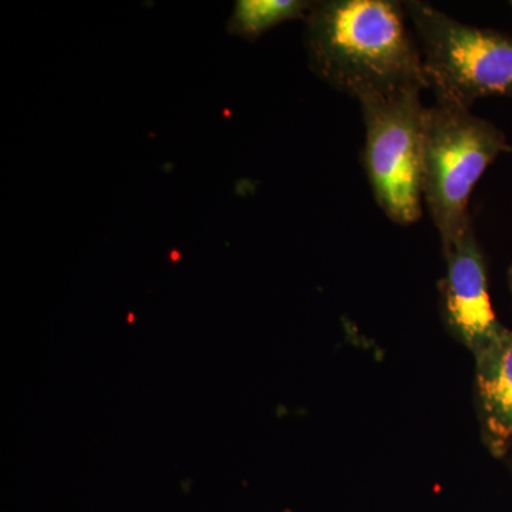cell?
Returning <instances> with one entry per match:
<instances>
[{
    "label": "cell",
    "instance_id": "1",
    "mask_svg": "<svg viewBox=\"0 0 512 512\" xmlns=\"http://www.w3.org/2000/svg\"><path fill=\"white\" fill-rule=\"evenodd\" d=\"M305 46L313 73L357 101L429 89L403 2H315L305 19Z\"/></svg>",
    "mask_w": 512,
    "mask_h": 512
},
{
    "label": "cell",
    "instance_id": "2",
    "mask_svg": "<svg viewBox=\"0 0 512 512\" xmlns=\"http://www.w3.org/2000/svg\"><path fill=\"white\" fill-rule=\"evenodd\" d=\"M503 153L507 136L470 109L434 103L424 117L423 200L447 251L473 224L470 200L485 171Z\"/></svg>",
    "mask_w": 512,
    "mask_h": 512
},
{
    "label": "cell",
    "instance_id": "3",
    "mask_svg": "<svg viewBox=\"0 0 512 512\" xmlns=\"http://www.w3.org/2000/svg\"><path fill=\"white\" fill-rule=\"evenodd\" d=\"M403 3L437 103L470 109L485 97L512 99V35L458 22L421 0Z\"/></svg>",
    "mask_w": 512,
    "mask_h": 512
},
{
    "label": "cell",
    "instance_id": "4",
    "mask_svg": "<svg viewBox=\"0 0 512 512\" xmlns=\"http://www.w3.org/2000/svg\"><path fill=\"white\" fill-rule=\"evenodd\" d=\"M423 89L400 90L359 101L365 123L363 167L373 197L394 224H416L423 215Z\"/></svg>",
    "mask_w": 512,
    "mask_h": 512
},
{
    "label": "cell",
    "instance_id": "5",
    "mask_svg": "<svg viewBox=\"0 0 512 512\" xmlns=\"http://www.w3.org/2000/svg\"><path fill=\"white\" fill-rule=\"evenodd\" d=\"M446 275L441 282V305L448 328L474 356L493 345L504 332L491 305L487 265L474 224L443 252Z\"/></svg>",
    "mask_w": 512,
    "mask_h": 512
},
{
    "label": "cell",
    "instance_id": "6",
    "mask_svg": "<svg viewBox=\"0 0 512 512\" xmlns=\"http://www.w3.org/2000/svg\"><path fill=\"white\" fill-rule=\"evenodd\" d=\"M476 360L485 443L495 456H503L512 447V330L504 329Z\"/></svg>",
    "mask_w": 512,
    "mask_h": 512
},
{
    "label": "cell",
    "instance_id": "7",
    "mask_svg": "<svg viewBox=\"0 0 512 512\" xmlns=\"http://www.w3.org/2000/svg\"><path fill=\"white\" fill-rule=\"evenodd\" d=\"M313 3L308 0H239L232 10L227 29L231 35L255 42L275 26L306 19Z\"/></svg>",
    "mask_w": 512,
    "mask_h": 512
},
{
    "label": "cell",
    "instance_id": "8",
    "mask_svg": "<svg viewBox=\"0 0 512 512\" xmlns=\"http://www.w3.org/2000/svg\"><path fill=\"white\" fill-rule=\"evenodd\" d=\"M510 286H511V291H512V268H511V271H510Z\"/></svg>",
    "mask_w": 512,
    "mask_h": 512
},
{
    "label": "cell",
    "instance_id": "9",
    "mask_svg": "<svg viewBox=\"0 0 512 512\" xmlns=\"http://www.w3.org/2000/svg\"><path fill=\"white\" fill-rule=\"evenodd\" d=\"M510 5H511V8H512V2L510 3Z\"/></svg>",
    "mask_w": 512,
    "mask_h": 512
}]
</instances>
